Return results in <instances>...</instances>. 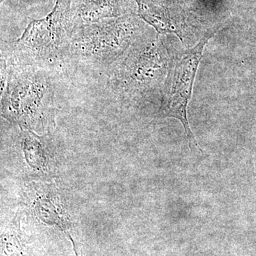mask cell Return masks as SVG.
<instances>
[{"label": "cell", "mask_w": 256, "mask_h": 256, "mask_svg": "<svg viewBox=\"0 0 256 256\" xmlns=\"http://www.w3.org/2000/svg\"><path fill=\"white\" fill-rule=\"evenodd\" d=\"M70 4L72 0H56L52 11L32 20L18 40L2 42L1 58L9 64L40 67L55 74L69 66L75 28Z\"/></svg>", "instance_id": "cell-1"}, {"label": "cell", "mask_w": 256, "mask_h": 256, "mask_svg": "<svg viewBox=\"0 0 256 256\" xmlns=\"http://www.w3.org/2000/svg\"><path fill=\"white\" fill-rule=\"evenodd\" d=\"M2 116L32 129L50 124L55 110V74L32 66L9 64L1 58Z\"/></svg>", "instance_id": "cell-2"}, {"label": "cell", "mask_w": 256, "mask_h": 256, "mask_svg": "<svg viewBox=\"0 0 256 256\" xmlns=\"http://www.w3.org/2000/svg\"><path fill=\"white\" fill-rule=\"evenodd\" d=\"M130 14L76 26L72 34L69 66L106 74L142 36L144 24Z\"/></svg>", "instance_id": "cell-3"}, {"label": "cell", "mask_w": 256, "mask_h": 256, "mask_svg": "<svg viewBox=\"0 0 256 256\" xmlns=\"http://www.w3.org/2000/svg\"><path fill=\"white\" fill-rule=\"evenodd\" d=\"M216 32L206 34L196 46L176 56L165 80L161 104L156 112L158 118H174L178 120L182 124L190 148L200 151L188 124V107L204 50Z\"/></svg>", "instance_id": "cell-4"}, {"label": "cell", "mask_w": 256, "mask_h": 256, "mask_svg": "<svg viewBox=\"0 0 256 256\" xmlns=\"http://www.w3.org/2000/svg\"><path fill=\"white\" fill-rule=\"evenodd\" d=\"M141 38L106 74L108 88L118 97L146 92L161 76V52L158 43Z\"/></svg>", "instance_id": "cell-5"}, {"label": "cell", "mask_w": 256, "mask_h": 256, "mask_svg": "<svg viewBox=\"0 0 256 256\" xmlns=\"http://www.w3.org/2000/svg\"><path fill=\"white\" fill-rule=\"evenodd\" d=\"M76 26L134 14L130 0H72Z\"/></svg>", "instance_id": "cell-6"}, {"label": "cell", "mask_w": 256, "mask_h": 256, "mask_svg": "<svg viewBox=\"0 0 256 256\" xmlns=\"http://www.w3.org/2000/svg\"><path fill=\"white\" fill-rule=\"evenodd\" d=\"M138 15L160 34H174L182 40L183 24L166 0H134Z\"/></svg>", "instance_id": "cell-7"}, {"label": "cell", "mask_w": 256, "mask_h": 256, "mask_svg": "<svg viewBox=\"0 0 256 256\" xmlns=\"http://www.w3.org/2000/svg\"><path fill=\"white\" fill-rule=\"evenodd\" d=\"M4 1L5 0H0V2H1V4H2V3L4 2Z\"/></svg>", "instance_id": "cell-8"}]
</instances>
